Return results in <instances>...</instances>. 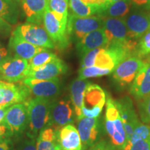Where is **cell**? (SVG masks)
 Wrapping results in <instances>:
<instances>
[{"label": "cell", "mask_w": 150, "mask_h": 150, "mask_svg": "<svg viewBox=\"0 0 150 150\" xmlns=\"http://www.w3.org/2000/svg\"><path fill=\"white\" fill-rule=\"evenodd\" d=\"M22 83L29 88L31 94L38 97L55 100L61 92V83L59 78L50 80H38L26 78Z\"/></svg>", "instance_id": "obj_13"}, {"label": "cell", "mask_w": 150, "mask_h": 150, "mask_svg": "<svg viewBox=\"0 0 150 150\" xmlns=\"http://www.w3.org/2000/svg\"><path fill=\"white\" fill-rule=\"evenodd\" d=\"M120 1V0H108V1H109L110 4L116 2V1Z\"/></svg>", "instance_id": "obj_44"}, {"label": "cell", "mask_w": 150, "mask_h": 150, "mask_svg": "<svg viewBox=\"0 0 150 150\" xmlns=\"http://www.w3.org/2000/svg\"><path fill=\"white\" fill-rule=\"evenodd\" d=\"M31 92L23 83H8L0 80V107L28 102Z\"/></svg>", "instance_id": "obj_8"}, {"label": "cell", "mask_w": 150, "mask_h": 150, "mask_svg": "<svg viewBox=\"0 0 150 150\" xmlns=\"http://www.w3.org/2000/svg\"><path fill=\"white\" fill-rule=\"evenodd\" d=\"M78 131L82 143V149L86 150L95 143L98 138L99 122L97 118L83 117L78 120Z\"/></svg>", "instance_id": "obj_16"}, {"label": "cell", "mask_w": 150, "mask_h": 150, "mask_svg": "<svg viewBox=\"0 0 150 150\" xmlns=\"http://www.w3.org/2000/svg\"><path fill=\"white\" fill-rule=\"evenodd\" d=\"M91 83V82L86 79H81L79 78L76 79L71 83L70 88L71 101L78 120L82 118L81 108L83 106L84 94L87 87Z\"/></svg>", "instance_id": "obj_23"}, {"label": "cell", "mask_w": 150, "mask_h": 150, "mask_svg": "<svg viewBox=\"0 0 150 150\" xmlns=\"http://www.w3.org/2000/svg\"><path fill=\"white\" fill-rule=\"evenodd\" d=\"M10 56H8V52L7 50L2 45L0 44V66L3 64L4 62Z\"/></svg>", "instance_id": "obj_40"}, {"label": "cell", "mask_w": 150, "mask_h": 150, "mask_svg": "<svg viewBox=\"0 0 150 150\" xmlns=\"http://www.w3.org/2000/svg\"><path fill=\"white\" fill-rule=\"evenodd\" d=\"M127 136V142L132 134L134 129L140 123L135 111L134 104L129 97H125L115 100Z\"/></svg>", "instance_id": "obj_15"}, {"label": "cell", "mask_w": 150, "mask_h": 150, "mask_svg": "<svg viewBox=\"0 0 150 150\" xmlns=\"http://www.w3.org/2000/svg\"><path fill=\"white\" fill-rule=\"evenodd\" d=\"M103 29L108 40V46L123 47L129 50L133 55L136 54L138 40H132L129 37L125 18H104Z\"/></svg>", "instance_id": "obj_2"}, {"label": "cell", "mask_w": 150, "mask_h": 150, "mask_svg": "<svg viewBox=\"0 0 150 150\" xmlns=\"http://www.w3.org/2000/svg\"><path fill=\"white\" fill-rule=\"evenodd\" d=\"M54 101L38 97L28 101L30 138H35L39 131L47 127Z\"/></svg>", "instance_id": "obj_1"}, {"label": "cell", "mask_w": 150, "mask_h": 150, "mask_svg": "<svg viewBox=\"0 0 150 150\" xmlns=\"http://www.w3.org/2000/svg\"><path fill=\"white\" fill-rule=\"evenodd\" d=\"M24 40L33 45L46 49H54L55 44L48 35L43 24H20L15 30Z\"/></svg>", "instance_id": "obj_6"}, {"label": "cell", "mask_w": 150, "mask_h": 150, "mask_svg": "<svg viewBox=\"0 0 150 150\" xmlns=\"http://www.w3.org/2000/svg\"><path fill=\"white\" fill-rule=\"evenodd\" d=\"M56 131L51 127H46L40 131L38 137L37 150H56Z\"/></svg>", "instance_id": "obj_25"}, {"label": "cell", "mask_w": 150, "mask_h": 150, "mask_svg": "<svg viewBox=\"0 0 150 150\" xmlns=\"http://www.w3.org/2000/svg\"><path fill=\"white\" fill-rule=\"evenodd\" d=\"M135 55L141 59L150 55V29L138 40Z\"/></svg>", "instance_id": "obj_32"}, {"label": "cell", "mask_w": 150, "mask_h": 150, "mask_svg": "<svg viewBox=\"0 0 150 150\" xmlns=\"http://www.w3.org/2000/svg\"><path fill=\"white\" fill-rule=\"evenodd\" d=\"M108 47V40L105 35L104 29L93 31L85 35L77 42L76 50L81 57L91 50L97 48H106Z\"/></svg>", "instance_id": "obj_20"}, {"label": "cell", "mask_w": 150, "mask_h": 150, "mask_svg": "<svg viewBox=\"0 0 150 150\" xmlns=\"http://www.w3.org/2000/svg\"><path fill=\"white\" fill-rule=\"evenodd\" d=\"M138 107L141 120L144 123L150 124V95L140 100Z\"/></svg>", "instance_id": "obj_33"}, {"label": "cell", "mask_w": 150, "mask_h": 150, "mask_svg": "<svg viewBox=\"0 0 150 150\" xmlns=\"http://www.w3.org/2000/svg\"><path fill=\"white\" fill-rule=\"evenodd\" d=\"M0 18L10 24H16L18 18V11L12 0H0Z\"/></svg>", "instance_id": "obj_28"}, {"label": "cell", "mask_w": 150, "mask_h": 150, "mask_svg": "<svg viewBox=\"0 0 150 150\" xmlns=\"http://www.w3.org/2000/svg\"><path fill=\"white\" fill-rule=\"evenodd\" d=\"M56 131V144L61 150H82V143L77 129L67 125Z\"/></svg>", "instance_id": "obj_17"}, {"label": "cell", "mask_w": 150, "mask_h": 150, "mask_svg": "<svg viewBox=\"0 0 150 150\" xmlns=\"http://www.w3.org/2000/svg\"><path fill=\"white\" fill-rule=\"evenodd\" d=\"M131 9V0H120L110 4L99 16L104 18H125Z\"/></svg>", "instance_id": "obj_24"}, {"label": "cell", "mask_w": 150, "mask_h": 150, "mask_svg": "<svg viewBox=\"0 0 150 150\" xmlns=\"http://www.w3.org/2000/svg\"><path fill=\"white\" fill-rule=\"evenodd\" d=\"M148 138H150V125L140 122L134 129L126 145H131L137 142Z\"/></svg>", "instance_id": "obj_30"}, {"label": "cell", "mask_w": 150, "mask_h": 150, "mask_svg": "<svg viewBox=\"0 0 150 150\" xmlns=\"http://www.w3.org/2000/svg\"><path fill=\"white\" fill-rule=\"evenodd\" d=\"M146 62H147V63H150V55L149 56H147V59H146Z\"/></svg>", "instance_id": "obj_45"}, {"label": "cell", "mask_w": 150, "mask_h": 150, "mask_svg": "<svg viewBox=\"0 0 150 150\" xmlns=\"http://www.w3.org/2000/svg\"><path fill=\"white\" fill-rule=\"evenodd\" d=\"M28 102L12 105L1 124L6 127L10 134L22 133L29 124Z\"/></svg>", "instance_id": "obj_11"}, {"label": "cell", "mask_w": 150, "mask_h": 150, "mask_svg": "<svg viewBox=\"0 0 150 150\" xmlns=\"http://www.w3.org/2000/svg\"><path fill=\"white\" fill-rule=\"evenodd\" d=\"M22 150H37L35 138H30V140L24 142Z\"/></svg>", "instance_id": "obj_39"}, {"label": "cell", "mask_w": 150, "mask_h": 150, "mask_svg": "<svg viewBox=\"0 0 150 150\" xmlns=\"http://www.w3.org/2000/svg\"><path fill=\"white\" fill-rule=\"evenodd\" d=\"M129 37L138 40L140 37L150 29L149 8H131L125 18Z\"/></svg>", "instance_id": "obj_9"}, {"label": "cell", "mask_w": 150, "mask_h": 150, "mask_svg": "<svg viewBox=\"0 0 150 150\" xmlns=\"http://www.w3.org/2000/svg\"><path fill=\"white\" fill-rule=\"evenodd\" d=\"M0 150H10L8 142L6 140L0 142Z\"/></svg>", "instance_id": "obj_43"}, {"label": "cell", "mask_w": 150, "mask_h": 150, "mask_svg": "<svg viewBox=\"0 0 150 150\" xmlns=\"http://www.w3.org/2000/svg\"><path fill=\"white\" fill-rule=\"evenodd\" d=\"M10 134L6 127L2 124H0V142L6 140L7 136H8Z\"/></svg>", "instance_id": "obj_41"}, {"label": "cell", "mask_w": 150, "mask_h": 150, "mask_svg": "<svg viewBox=\"0 0 150 150\" xmlns=\"http://www.w3.org/2000/svg\"><path fill=\"white\" fill-rule=\"evenodd\" d=\"M56 150H61V148L59 147V145H58L57 144H56Z\"/></svg>", "instance_id": "obj_46"}, {"label": "cell", "mask_w": 150, "mask_h": 150, "mask_svg": "<svg viewBox=\"0 0 150 150\" xmlns=\"http://www.w3.org/2000/svg\"><path fill=\"white\" fill-rule=\"evenodd\" d=\"M11 106H2V107H0V124L1 123V122L3 121V120L4 119L6 115L7 112L9 109V108Z\"/></svg>", "instance_id": "obj_42"}, {"label": "cell", "mask_w": 150, "mask_h": 150, "mask_svg": "<svg viewBox=\"0 0 150 150\" xmlns=\"http://www.w3.org/2000/svg\"><path fill=\"white\" fill-rule=\"evenodd\" d=\"M48 7L59 21L67 24L69 15L67 0H48Z\"/></svg>", "instance_id": "obj_27"}, {"label": "cell", "mask_w": 150, "mask_h": 150, "mask_svg": "<svg viewBox=\"0 0 150 150\" xmlns=\"http://www.w3.org/2000/svg\"><path fill=\"white\" fill-rule=\"evenodd\" d=\"M22 8L29 23L42 24L48 7V0H22Z\"/></svg>", "instance_id": "obj_22"}, {"label": "cell", "mask_w": 150, "mask_h": 150, "mask_svg": "<svg viewBox=\"0 0 150 150\" xmlns=\"http://www.w3.org/2000/svg\"><path fill=\"white\" fill-rule=\"evenodd\" d=\"M67 1H68V0H67Z\"/></svg>", "instance_id": "obj_47"}, {"label": "cell", "mask_w": 150, "mask_h": 150, "mask_svg": "<svg viewBox=\"0 0 150 150\" xmlns=\"http://www.w3.org/2000/svg\"><path fill=\"white\" fill-rule=\"evenodd\" d=\"M112 71L108 69L101 68L97 66H91L80 68L79 71V78L81 79H87L88 78L100 77L110 74Z\"/></svg>", "instance_id": "obj_31"}, {"label": "cell", "mask_w": 150, "mask_h": 150, "mask_svg": "<svg viewBox=\"0 0 150 150\" xmlns=\"http://www.w3.org/2000/svg\"><path fill=\"white\" fill-rule=\"evenodd\" d=\"M89 150H116V148L107 140H102L95 142Z\"/></svg>", "instance_id": "obj_36"}, {"label": "cell", "mask_w": 150, "mask_h": 150, "mask_svg": "<svg viewBox=\"0 0 150 150\" xmlns=\"http://www.w3.org/2000/svg\"><path fill=\"white\" fill-rule=\"evenodd\" d=\"M67 70V67L61 59L56 58L44 66L31 71L27 78L38 80H50L59 77L60 75L65 74Z\"/></svg>", "instance_id": "obj_21"}, {"label": "cell", "mask_w": 150, "mask_h": 150, "mask_svg": "<svg viewBox=\"0 0 150 150\" xmlns=\"http://www.w3.org/2000/svg\"><path fill=\"white\" fill-rule=\"evenodd\" d=\"M74 122V111L69 100H54L50 111L47 127H54L56 130Z\"/></svg>", "instance_id": "obj_14"}, {"label": "cell", "mask_w": 150, "mask_h": 150, "mask_svg": "<svg viewBox=\"0 0 150 150\" xmlns=\"http://www.w3.org/2000/svg\"><path fill=\"white\" fill-rule=\"evenodd\" d=\"M149 150H150V149H149Z\"/></svg>", "instance_id": "obj_48"}, {"label": "cell", "mask_w": 150, "mask_h": 150, "mask_svg": "<svg viewBox=\"0 0 150 150\" xmlns=\"http://www.w3.org/2000/svg\"><path fill=\"white\" fill-rule=\"evenodd\" d=\"M130 93L140 101L150 95V63L145 61L131 83Z\"/></svg>", "instance_id": "obj_19"}, {"label": "cell", "mask_w": 150, "mask_h": 150, "mask_svg": "<svg viewBox=\"0 0 150 150\" xmlns=\"http://www.w3.org/2000/svg\"><path fill=\"white\" fill-rule=\"evenodd\" d=\"M131 8H149L150 0H131Z\"/></svg>", "instance_id": "obj_38"}, {"label": "cell", "mask_w": 150, "mask_h": 150, "mask_svg": "<svg viewBox=\"0 0 150 150\" xmlns=\"http://www.w3.org/2000/svg\"><path fill=\"white\" fill-rule=\"evenodd\" d=\"M105 129L110 143L116 149H123L127 144V136L115 100L108 97L106 100Z\"/></svg>", "instance_id": "obj_3"}, {"label": "cell", "mask_w": 150, "mask_h": 150, "mask_svg": "<svg viewBox=\"0 0 150 150\" xmlns=\"http://www.w3.org/2000/svg\"><path fill=\"white\" fill-rule=\"evenodd\" d=\"M42 24L56 46L61 49L67 47L70 39L67 32V24L59 21L49 8L45 13Z\"/></svg>", "instance_id": "obj_12"}, {"label": "cell", "mask_w": 150, "mask_h": 150, "mask_svg": "<svg viewBox=\"0 0 150 150\" xmlns=\"http://www.w3.org/2000/svg\"><path fill=\"white\" fill-rule=\"evenodd\" d=\"M30 72L29 61L18 57H9L0 66V80L18 83L28 77Z\"/></svg>", "instance_id": "obj_10"}, {"label": "cell", "mask_w": 150, "mask_h": 150, "mask_svg": "<svg viewBox=\"0 0 150 150\" xmlns=\"http://www.w3.org/2000/svg\"><path fill=\"white\" fill-rule=\"evenodd\" d=\"M9 48L16 57L27 60V61H29L35 54L45 49L33 45L24 40L16 31L11 34L9 40Z\"/></svg>", "instance_id": "obj_18"}, {"label": "cell", "mask_w": 150, "mask_h": 150, "mask_svg": "<svg viewBox=\"0 0 150 150\" xmlns=\"http://www.w3.org/2000/svg\"><path fill=\"white\" fill-rule=\"evenodd\" d=\"M12 30L11 24L5 20L4 19L0 18V35L6 36L9 35Z\"/></svg>", "instance_id": "obj_37"}, {"label": "cell", "mask_w": 150, "mask_h": 150, "mask_svg": "<svg viewBox=\"0 0 150 150\" xmlns=\"http://www.w3.org/2000/svg\"><path fill=\"white\" fill-rule=\"evenodd\" d=\"M144 63L145 61L138 56L135 55L129 56L114 69L112 71V79L121 87L130 86Z\"/></svg>", "instance_id": "obj_7"}, {"label": "cell", "mask_w": 150, "mask_h": 150, "mask_svg": "<svg viewBox=\"0 0 150 150\" xmlns=\"http://www.w3.org/2000/svg\"><path fill=\"white\" fill-rule=\"evenodd\" d=\"M68 6L70 14L81 18L98 16L99 14L98 8L86 4L82 2L81 0H68Z\"/></svg>", "instance_id": "obj_26"}, {"label": "cell", "mask_w": 150, "mask_h": 150, "mask_svg": "<svg viewBox=\"0 0 150 150\" xmlns=\"http://www.w3.org/2000/svg\"><path fill=\"white\" fill-rule=\"evenodd\" d=\"M56 58H57V56L55 54L48 50L47 49H44L41 52L35 54L29 61L30 72L44 66L47 63H50Z\"/></svg>", "instance_id": "obj_29"}, {"label": "cell", "mask_w": 150, "mask_h": 150, "mask_svg": "<svg viewBox=\"0 0 150 150\" xmlns=\"http://www.w3.org/2000/svg\"><path fill=\"white\" fill-rule=\"evenodd\" d=\"M104 20V18L99 16L81 18L70 13L67 23V34L70 38H72L79 42L92 31L103 28Z\"/></svg>", "instance_id": "obj_4"}, {"label": "cell", "mask_w": 150, "mask_h": 150, "mask_svg": "<svg viewBox=\"0 0 150 150\" xmlns=\"http://www.w3.org/2000/svg\"><path fill=\"white\" fill-rule=\"evenodd\" d=\"M82 2H83L86 4L91 6L97 8L99 10V14L110 4L108 0H81Z\"/></svg>", "instance_id": "obj_35"}, {"label": "cell", "mask_w": 150, "mask_h": 150, "mask_svg": "<svg viewBox=\"0 0 150 150\" xmlns=\"http://www.w3.org/2000/svg\"><path fill=\"white\" fill-rule=\"evenodd\" d=\"M106 93L104 90L96 84H90L84 94L81 108L82 117H98L106 104Z\"/></svg>", "instance_id": "obj_5"}, {"label": "cell", "mask_w": 150, "mask_h": 150, "mask_svg": "<svg viewBox=\"0 0 150 150\" xmlns=\"http://www.w3.org/2000/svg\"><path fill=\"white\" fill-rule=\"evenodd\" d=\"M150 138L138 141L131 145H126L122 150H149Z\"/></svg>", "instance_id": "obj_34"}]
</instances>
